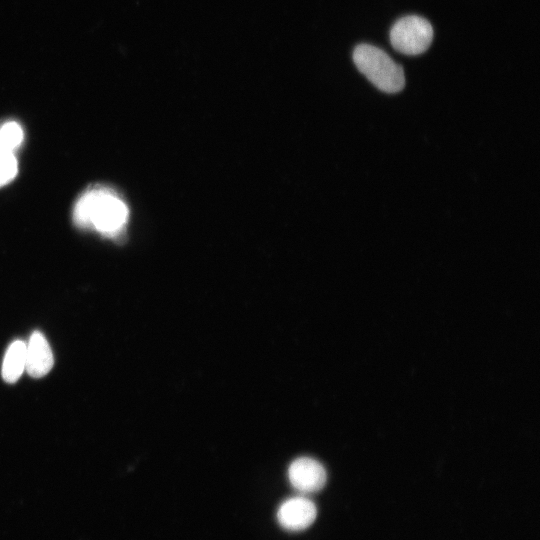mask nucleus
I'll return each mask as SVG.
<instances>
[{
	"mask_svg": "<svg viewBox=\"0 0 540 540\" xmlns=\"http://www.w3.org/2000/svg\"><path fill=\"white\" fill-rule=\"evenodd\" d=\"M129 210L112 189L93 186L78 198L73 209L74 223L93 229L107 237H117L127 223Z\"/></svg>",
	"mask_w": 540,
	"mask_h": 540,
	"instance_id": "f257e3e1",
	"label": "nucleus"
},
{
	"mask_svg": "<svg viewBox=\"0 0 540 540\" xmlns=\"http://www.w3.org/2000/svg\"><path fill=\"white\" fill-rule=\"evenodd\" d=\"M357 69L379 90L397 93L404 88L405 76L401 65L394 62L382 49L359 44L353 51Z\"/></svg>",
	"mask_w": 540,
	"mask_h": 540,
	"instance_id": "f03ea898",
	"label": "nucleus"
},
{
	"mask_svg": "<svg viewBox=\"0 0 540 540\" xmlns=\"http://www.w3.org/2000/svg\"><path fill=\"white\" fill-rule=\"evenodd\" d=\"M433 39L430 22L417 15H408L397 20L390 30L393 48L405 55H419L425 52Z\"/></svg>",
	"mask_w": 540,
	"mask_h": 540,
	"instance_id": "7ed1b4c3",
	"label": "nucleus"
},
{
	"mask_svg": "<svg viewBox=\"0 0 540 540\" xmlns=\"http://www.w3.org/2000/svg\"><path fill=\"white\" fill-rule=\"evenodd\" d=\"M288 479L296 490L313 493L322 489L327 475L320 462L310 457H300L289 465Z\"/></svg>",
	"mask_w": 540,
	"mask_h": 540,
	"instance_id": "20e7f679",
	"label": "nucleus"
},
{
	"mask_svg": "<svg viewBox=\"0 0 540 540\" xmlns=\"http://www.w3.org/2000/svg\"><path fill=\"white\" fill-rule=\"evenodd\" d=\"M317 509L308 498L293 497L281 504L277 512L279 524L290 531H300L309 527L315 520Z\"/></svg>",
	"mask_w": 540,
	"mask_h": 540,
	"instance_id": "39448f33",
	"label": "nucleus"
},
{
	"mask_svg": "<svg viewBox=\"0 0 540 540\" xmlns=\"http://www.w3.org/2000/svg\"><path fill=\"white\" fill-rule=\"evenodd\" d=\"M54 357L45 336L34 331L26 343L25 370L34 378L45 376L52 369Z\"/></svg>",
	"mask_w": 540,
	"mask_h": 540,
	"instance_id": "423d86ee",
	"label": "nucleus"
},
{
	"mask_svg": "<svg viewBox=\"0 0 540 540\" xmlns=\"http://www.w3.org/2000/svg\"><path fill=\"white\" fill-rule=\"evenodd\" d=\"M26 343L22 340L13 341L7 348L1 368V375L7 383H15L25 371Z\"/></svg>",
	"mask_w": 540,
	"mask_h": 540,
	"instance_id": "0eeeda50",
	"label": "nucleus"
},
{
	"mask_svg": "<svg viewBox=\"0 0 540 540\" xmlns=\"http://www.w3.org/2000/svg\"><path fill=\"white\" fill-rule=\"evenodd\" d=\"M23 136V130L17 122L4 123L0 127V152L13 153L22 143Z\"/></svg>",
	"mask_w": 540,
	"mask_h": 540,
	"instance_id": "6e6552de",
	"label": "nucleus"
},
{
	"mask_svg": "<svg viewBox=\"0 0 540 540\" xmlns=\"http://www.w3.org/2000/svg\"><path fill=\"white\" fill-rule=\"evenodd\" d=\"M18 163L13 153L0 152V186H3L16 176Z\"/></svg>",
	"mask_w": 540,
	"mask_h": 540,
	"instance_id": "1a4fd4ad",
	"label": "nucleus"
}]
</instances>
